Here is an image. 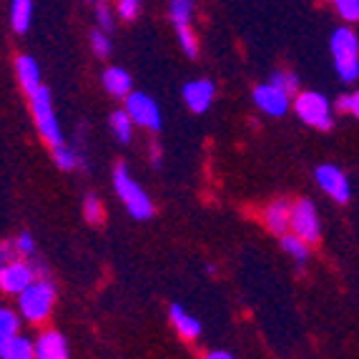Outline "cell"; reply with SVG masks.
I'll return each instance as SVG.
<instances>
[{
  "label": "cell",
  "mask_w": 359,
  "mask_h": 359,
  "mask_svg": "<svg viewBox=\"0 0 359 359\" xmlns=\"http://www.w3.org/2000/svg\"><path fill=\"white\" fill-rule=\"evenodd\" d=\"M30 96V106H33V118H36V126L41 131V136L46 138L48 146H60L66 144L63 141V133L58 126V116L53 111V98H50V90L46 86H38Z\"/></svg>",
  "instance_id": "277c9868"
},
{
  "label": "cell",
  "mask_w": 359,
  "mask_h": 359,
  "mask_svg": "<svg viewBox=\"0 0 359 359\" xmlns=\"http://www.w3.org/2000/svg\"><path fill=\"white\" fill-rule=\"evenodd\" d=\"M254 103L269 116H284L289 108H292L287 90L276 88V86H271V83H262L254 88Z\"/></svg>",
  "instance_id": "7c38bea8"
},
{
  "label": "cell",
  "mask_w": 359,
  "mask_h": 359,
  "mask_svg": "<svg viewBox=\"0 0 359 359\" xmlns=\"http://www.w3.org/2000/svg\"><path fill=\"white\" fill-rule=\"evenodd\" d=\"M33 354V341L20 334H13L0 341V359H30Z\"/></svg>",
  "instance_id": "2e32d148"
},
{
  "label": "cell",
  "mask_w": 359,
  "mask_h": 359,
  "mask_svg": "<svg viewBox=\"0 0 359 359\" xmlns=\"http://www.w3.org/2000/svg\"><path fill=\"white\" fill-rule=\"evenodd\" d=\"M332 3H334L337 13H339L347 23H357L359 20V0H332Z\"/></svg>",
  "instance_id": "484cf974"
},
{
  "label": "cell",
  "mask_w": 359,
  "mask_h": 359,
  "mask_svg": "<svg viewBox=\"0 0 359 359\" xmlns=\"http://www.w3.org/2000/svg\"><path fill=\"white\" fill-rule=\"evenodd\" d=\"M90 46H93V53H96L98 58H106V55L111 53V41H108L106 30H93V33H90Z\"/></svg>",
  "instance_id": "83f0119b"
},
{
  "label": "cell",
  "mask_w": 359,
  "mask_h": 359,
  "mask_svg": "<svg viewBox=\"0 0 359 359\" xmlns=\"http://www.w3.org/2000/svg\"><path fill=\"white\" fill-rule=\"evenodd\" d=\"M181 96H184L186 106L191 108L194 114H206L211 108V103H214L216 86L209 78H196V81H189V83L184 86V93H181Z\"/></svg>",
  "instance_id": "8fae6325"
},
{
  "label": "cell",
  "mask_w": 359,
  "mask_h": 359,
  "mask_svg": "<svg viewBox=\"0 0 359 359\" xmlns=\"http://www.w3.org/2000/svg\"><path fill=\"white\" fill-rule=\"evenodd\" d=\"M168 317H171V324L179 330V334L184 337V339H198V334H201V322H198L196 317H191L181 304H171Z\"/></svg>",
  "instance_id": "5bb4252c"
},
{
  "label": "cell",
  "mask_w": 359,
  "mask_h": 359,
  "mask_svg": "<svg viewBox=\"0 0 359 359\" xmlns=\"http://www.w3.org/2000/svg\"><path fill=\"white\" fill-rule=\"evenodd\" d=\"M36 276H38L36 266H30L28 262H20V259H13V262L0 266V289L6 294H18V292H23Z\"/></svg>",
  "instance_id": "30bf717a"
},
{
  "label": "cell",
  "mask_w": 359,
  "mask_h": 359,
  "mask_svg": "<svg viewBox=\"0 0 359 359\" xmlns=\"http://www.w3.org/2000/svg\"><path fill=\"white\" fill-rule=\"evenodd\" d=\"M289 211H292V206L287 204V201H274L271 206H266V214H264V219H266V226L271 229L274 233H287L289 231Z\"/></svg>",
  "instance_id": "ac0fdd59"
},
{
  "label": "cell",
  "mask_w": 359,
  "mask_h": 359,
  "mask_svg": "<svg viewBox=\"0 0 359 359\" xmlns=\"http://www.w3.org/2000/svg\"><path fill=\"white\" fill-rule=\"evenodd\" d=\"M13 246H15V254H20V257H33V254H36V239H33L28 231L20 233Z\"/></svg>",
  "instance_id": "f1b7e54d"
},
{
  "label": "cell",
  "mask_w": 359,
  "mask_h": 359,
  "mask_svg": "<svg viewBox=\"0 0 359 359\" xmlns=\"http://www.w3.org/2000/svg\"><path fill=\"white\" fill-rule=\"evenodd\" d=\"M306 241H302L297 233H282V249L287 254H292L297 262H306V257H309V249H306Z\"/></svg>",
  "instance_id": "7402d4cb"
},
{
  "label": "cell",
  "mask_w": 359,
  "mask_h": 359,
  "mask_svg": "<svg viewBox=\"0 0 359 359\" xmlns=\"http://www.w3.org/2000/svg\"><path fill=\"white\" fill-rule=\"evenodd\" d=\"M330 50L334 58L337 73L344 83H357L359 78V41L357 33L347 25H341L332 33L330 38Z\"/></svg>",
  "instance_id": "6da1fadb"
},
{
  "label": "cell",
  "mask_w": 359,
  "mask_h": 359,
  "mask_svg": "<svg viewBox=\"0 0 359 359\" xmlns=\"http://www.w3.org/2000/svg\"><path fill=\"white\" fill-rule=\"evenodd\" d=\"M55 304V287L46 279H33L23 292H18V306L25 322L41 324L50 317Z\"/></svg>",
  "instance_id": "7a4b0ae2"
},
{
  "label": "cell",
  "mask_w": 359,
  "mask_h": 359,
  "mask_svg": "<svg viewBox=\"0 0 359 359\" xmlns=\"http://www.w3.org/2000/svg\"><path fill=\"white\" fill-rule=\"evenodd\" d=\"M96 18H98V25H101V30H114V15H111V8L106 6V3H98L96 6Z\"/></svg>",
  "instance_id": "4dcf8cb0"
},
{
  "label": "cell",
  "mask_w": 359,
  "mask_h": 359,
  "mask_svg": "<svg viewBox=\"0 0 359 359\" xmlns=\"http://www.w3.org/2000/svg\"><path fill=\"white\" fill-rule=\"evenodd\" d=\"M103 86H106V90L111 93V96L123 98L128 90H131V76H128L123 68L114 66V68H108V71L103 73Z\"/></svg>",
  "instance_id": "e0dca14e"
},
{
  "label": "cell",
  "mask_w": 359,
  "mask_h": 359,
  "mask_svg": "<svg viewBox=\"0 0 359 359\" xmlns=\"http://www.w3.org/2000/svg\"><path fill=\"white\" fill-rule=\"evenodd\" d=\"M20 332V317L13 309L0 306V341Z\"/></svg>",
  "instance_id": "603a6c76"
},
{
  "label": "cell",
  "mask_w": 359,
  "mask_h": 359,
  "mask_svg": "<svg viewBox=\"0 0 359 359\" xmlns=\"http://www.w3.org/2000/svg\"><path fill=\"white\" fill-rule=\"evenodd\" d=\"M123 98H126L123 111L136 126H144L149 131H161V111H158L154 98L146 96V93H133V90H128Z\"/></svg>",
  "instance_id": "52a82bcc"
},
{
  "label": "cell",
  "mask_w": 359,
  "mask_h": 359,
  "mask_svg": "<svg viewBox=\"0 0 359 359\" xmlns=\"http://www.w3.org/2000/svg\"><path fill=\"white\" fill-rule=\"evenodd\" d=\"M30 20H33V0H13V6H11L13 30L23 36L25 30L30 28Z\"/></svg>",
  "instance_id": "d6986e66"
},
{
  "label": "cell",
  "mask_w": 359,
  "mask_h": 359,
  "mask_svg": "<svg viewBox=\"0 0 359 359\" xmlns=\"http://www.w3.org/2000/svg\"><path fill=\"white\" fill-rule=\"evenodd\" d=\"M151 163L154 166H161V146L154 144V149H151Z\"/></svg>",
  "instance_id": "d6a6232c"
},
{
  "label": "cell",
  "mask_w": 359,
  "mask_h": 359,
  "mask_svg": "<svg viewBox=\"0 0 359 359\" xmlns=\"http://www.w3.org/2000/svg\"><path fill=\"white\" fill-rule=\"evenodd\" d=\"M289 229L302 241H306V244H317L319 236H322V224H319V214L311 201L304 198L297 206H292V211H289Z\"/></svg>",
  "instance_id": "8992f818"
},
{
  "label": "cell",
  "mask_w": 359,
  "mask_h": 359,
  "mask_svg": "<svg viewBox=\"0 0 359 359\" xmlns=\"http://www.w3.org/2000/svg\"><path fill=\"white\" fill-rule=\"evenodd\" d=\"M209 359H231V352H209Z\"/></svg>",
  "instance_id": "836d02e7"
},
{
  "label": "cell",
  "mask_w": 359,
  "mask_h": 359,
  "mask_svg": "<svg viewBox=\"0 0 359 359\" xmlns=\"http://www.w3.org/2000/svg\"><path fill=\"white\" fill-rule=\"evenodd\" d=\"M292 108L297 111L306 126H314L319 131H330L334 118H332V103L317 93V90H302L297 93V101L292 103Z\"/></svg>",
  "instance_id": "5b68a950"
},
{
  "label": "cell",
  "mask_w": 359,
  "mask_h": 359,
  "mask_svg": "<svg viewBox=\"0 0 359 359\" xmlns=\"http://www.w3.org/2000/svg\"><path fill=\"white\" fill-rule=\"evenodd\" d=\"M171 23L176 25V33H179V43L184 53L189 58H196L198 55V43L191 33V0H171Z\"/></svg>",
  "instance_id": "ba28073f"
},
{
  "label": "cell",
  "mask_w": 359,
  "mask_h": 359,
  "mask_svg": "<svg viewBox=\"0 0 359 359\" xmlns=\"http://www.w3.org/2000/svg\"><path fill=\"white\" fill-rule=\"evenodd\" d=\"M332 108H337L339 114H352V116H357L359 114V93L357 90H352V93H344V96H339L337 98V103Z\"/></svg>",
  "instance_id": "4316f807"
},
{
  "label": "cell",
  "mask_w": 359,
  "mask_h": 359,
  "mask_svg": "<svg viewBox=\"0 0 359 359\" xmlns=\"http://www.w3.org/2000/svg\"><path fill=\"white\" fill-rule=\"evenodd\" d=\"M141 13V0H121L118 3V15L123 20H136Z\"/></svg>",
  "instance_id": "f546056e"
},
{
  "label": "cell",
  "mask_w": 359,
  "mask_h": 359,
  "mask_svg": "<svg viewBox=\"0 0 359 359\" xmlns=\"http://www.w3.org/2000/svg\"><path fill=\"white\" fill-rule=\"evenodd\" d=\"M269 83H271V86H276V88L287 90L289 96H292V93H297V90H299V78L294 76V73H274V76H271Z\"/></svg>",
  "instance_id": "d4e9b609"
},
{
  "label": "cell",
  "mask_w": 359,
  "mask_h": 359,
  "mask_svg": "<svg viewBox=\"0 0 359 359\" xmlns=\"http://www.w3.org/2000/svg\"><path fill=\"white\" fill-rule=\"evenodd\" d=\"M111 128H114L116 138H118L121 144H128L133 136V121L128 118L126 111H114L111 114Z\"/></svg>",
  "instance_id": "44dd1931"
},
{
  "label": "cell",
  "mask_w": 359,
  "mask_h": 359,
  "mask_svg": "<svg viewBox=\"0 0 359 359\" xmlns=\"http://www.w3.org/2000/svg\"><path fill=\"white\" fill-rule=\"evenodd\" d=\"M53 158H55V163H58V168H63V171H73V168L86 166L83 154H81L78 149H71V146H66V144L53 146Z\"/></svg>",
  "instance_id": "ffe728a7"
},
{
  "label": "cell",
  "mask_w": 359,
  "mask_h": 359,
  "mask_svg": "<svg viewBox=\"0 0 359 359\" xmlns=\"http://www.w3.org/2000/svg\"><path fill=\"white\" fill-rule=\"evenodd\" d=\"M314 176H317V184L334 198L337 204H347L352 198V186H349L347 174L341 168L332 166V163H322V166H317Z\"/></svg>",
  "instance_id": "9c48e42d"
},
{
  "label": "cell",
  "mask_w": 359,
  "mask_h": 359,
  "mask_svg": "<svg viewBox=\"0 0 359 359\" xmlns=\"http://www.w3.org/2000/svg\"><path fill=\"white\" fill-rule=\"evenodd\" d=\"M33 354L41 359H66L68 357V341L66 337L55 330L43 332L38 341L33 344Z\"/></svg>",
  "instance_id": "4fadbf2b"
},
{
  "label": "cell",
  "mask_w": 359,
  "mask_h": 359,
  "mask_svg": "<svg viewBox=\"0 0 359 359\" xmlns=\"http://www.w3.org/2000/svg\"><path fill=\"white\" fill-rule=\"evenodd\" d=\"M13 257H15V246L3 241V244H0V266L8 264V262H13Z\"/></svg>",
  "instance_id": "1f68e13d"
},
{
  "label": "cell",
  "mask_w": 359,
  "mask_h": 359,
  "mask_svg": "<svg viewBox=\"0 0 359 359\" xmlns=\"http://www.w3.org/2000/svg\"><path fill=\"white\" fill-rule=\"evenodd\" d=\"M83 216H86V222L93 224V226L103 224V206L96 194H88V196L83 198Z\"/></svg>",
  "instance_id": "cb8c5ba5"
},
{
  "label": "cell",
  "mask_w": 359,
  "mask_h": 359,
  "mask_svg": "<svg viewBox=\"0 0 359 359\" xmlns=\"http://www.w3.org/2000/svg\"><path fill=\"white\" fill-rule=\"evenodd\" d=\"M114 189H116L118 198L123 201V206H126L128 214H131L133 219L146 222V219L154 216V204H151L149 194H146L144 189L131 179L126 163H118V166L114 168Z\"/></svg>",
  "instance_id": "3957f363"
},
{
  "label": "cell",
  "mask_w": 359,
  "mask_h": 359,
  "mask_svg": "<svg viewBox=\"0 0 359 359\" xmlns=\"http://www.w3.org/2000/svg\"><path fill=\"white\" fill-rule=\"evenodd\" d=\"M15 73H18V81L25 88V93H33V90L41 86V66L36 63V58L18 55V58H15Z\"/></svg>",
  "instance_id": "9a60e30c"
}]
</instances>
